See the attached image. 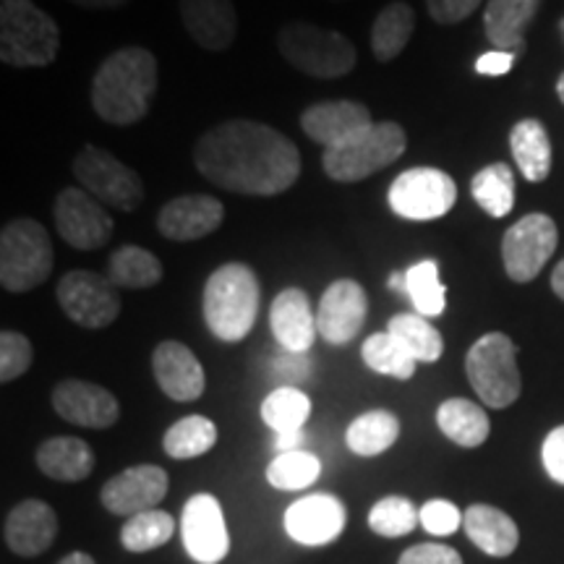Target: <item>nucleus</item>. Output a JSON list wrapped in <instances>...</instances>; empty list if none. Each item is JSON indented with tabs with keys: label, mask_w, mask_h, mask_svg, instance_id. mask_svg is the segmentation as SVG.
<instances>
[{
	"label": "nucleus",
	"mask_w": 564,
	"mask_h": 564,
	"mask_svg": "<svg viewBox=\"0 0 564 564\" xmlns=\"http://www.w3.org/2000/svg\"><path fill=\"white\" fill-rule=\"evenodd\" d=\"M194 167L223 192L278 196L301 178V152L272 126L230 118L196 139Z\"/></svg>",
	"instance_id": "obj_1"
},
{
	"label": "nucleus",
	"mask_w": 564,
	"mask_h": 564,
	"mask_svg": "<svg viewBox=\"0 0 564 564\" xmlns=\"http://www.w3.org/2000/svg\"><path fill=\"white\" fill-rule=\"evenodd\" d=\"M158 84V58L147 47H121L95 70L89 91L91 110L110 126H133L150 112Z\"/></svg>",
	"instance_id": "obj_2"
},
{
	"label": "nucleus",
	"mask_w": 564,
	"mask_h": 564,
	"mask_svg": "<svg viewBox=\"0 0 564 564\" xmlns=\"http://www.w3.org/2000/svg\"><path fill=\"white\" fill-rule=\"evenodd\" d=\"M262 282L246 262L220 264L204 282L202 312L209 333L223 343H241L257 324Z\"/></svg>",
	"instance_id": "obj_3"
},
{
	"label": "nucleus",
	"mask_w": 564,
	"mask_h": 564,
	"mask_svg": "<svg viewBox=\"0 0 564 564\" xmlns=\"http://www.w3.org/2000/svg\"><path fill=\"white\" fill-rule=\"evenodd\" d=\"M61 51V30L34 0H0V61L11 68H45Z\"/></svg>",
	"instance_id": "obj_4"
},
{
	"label": "nucleus",
	"mask_w": 564,
	"mask_h": 564,
	"mask_svg": "<svg viewBox=\"0 0 564 564\" xmlns=\"http://www.w3.org/2000/svg\"><path fill=\"white\" fill-rule=\"evenodd\" d=\"M51 232L34 217H17L0 230V285L9 293H30L53 274Z\"/></svg>",
	"instance_id": "obj_5"
},
{
	"label": "nucleus",
	"mask_w": 564,
	"mask_h": 564,
	"mask_svg": "<svg viewBox=\"0 0 564 564\" xmlns=\"http://www.w3.org/2000/svg\"><path fill=\"white\" fill-rule=\"evenodd\" d=\"M278 51L301 74L314 79H340L358 63L356 45L337 30L291 21L278 32Z\"/></svg>",
	"instance_id": "obj_6"
},
{
	"label": "nucleus",
	"mask_w": 564,
	"mask_h": 564,
	"mask_svg": "<svg viewBox=\"0 0 564 564\" xmlns=\"http://www.w3.org/2000/svg\"><path fill=\"white\" fill-rule=\"evenodd\" d=\"M465 373L484 405L502 411L520 398L523 379L518 369V348L505 333H489L470 345Z\"/></svg>",
	"instance_id": "obj_7"
},
{
	"label": "nucleus",
	"mask_w": 564,
	"mask_h": 564,
	"mask_svg": "<svg viewBox=\"0 0 564 564\" xmlns=\"http://www.w3.org/2000/svg\"><path fill=\"white\" fill-rule=\"evenodd\" d=\"M408 147V133L400 123L382 121L373 123L361 137L348 141L337 150H324L322 167L337 183H358L369 175L384 171L392 162L403 158Z\"/></svg>",
	"instance_id": "obj_8"
},
{
	"label": "nucleus",
	"mask_w": 564,
	"mask_h": 564,
	"mask_svg": "<svg viewBox=\"0 0 564 564\" xmlns=\"http://www.w3.org/2000/svg\"><path fill=\"white\" fill-rule=\"evenodd\" d=\"M74 178L79 181L84 192L100 199L105 207L118 212H137L144 202V181L137 171L123 165L116 154L102 147L87 144L74 158Z\"/></svg>",
	"instance_id": "obj_9"
},
{
	"label": "nucleus",
	"mask_w": 564,
	"mask_h": 564,
	"mask_svg": "<svg viewBox=\"0 0 564 564\" xmlns=\"http://www.w3.org/2000/svg\"><path fill=\"white\" fill-rule=\"evenodd\" d=\"M387 202L403 220L432 223L455 207L457 186L453 175L436 167H411L392 181Z\"/></svg>",
	"instance_id": "obj_10"
},
{
	"label": "nucleus",
	"mask_w": 564,
	"mask_h": 564,
	"mask_svg": "<svg viewBox=\"0 0 564 564\" xmlns=\"http://www.w3.org/2000/svg\"><path fill=\"white\" fill-rule=\"evenodd\" d=\"M63 314L84 329H105L121 316V293L108 274L89 270H70L55 288Z\"/></svg>",
	"instance_id": "obj_11"
},
{
	"label": "nucleus",
	"mask_w": 564,
	"mask_h": 564,
	"mask_svg": "<svg viewBox=\"0 0 564 564\" xmlns=\"http://www.w3.org/2000/svg\"><path fill=\"white\" fill-rule=\"evenodd\" d=\"M560 246V230L549 215L533 212L520 217L512 228H507L502 238V262L507 278L514 282H531L554 257Z\"/></svg>",
	"instance_id": "obj_12"
},
{
	"label": "nucleus",
	"mask_w": 564,
	"mask_h": 564,
	"mask_svg": "<svg viewBox=\"0 0 564 564\" xmlns=\"http://www.w3.org/2000/svg\"><path fill=\"white\" fill-rule=\"evenodd\" d=\"M53 220L58 236L76 251L102 249L116 230L108 207L82 186H68L55 196Z\"/></svg>",
	"instance_id": "obj_13"
},
{
	"label": "nucleus",
	"mask_w": 564,
	"mask_h": 564,
	"mask_svg": "<svg viewBox=\"0 0 564 564\" xmlns=\"http://www.w3.org/2000/svg\"><path fill=\"white\" fill-rule=\"evenodd\" d=\"M183 546L199 564H220L230 552V535L225 525L223 505L212 494H194L183 507Z\"/></svg>",
	"instance_id": "obj_14"
},
{
	"label": "nucleus",
	"mask_w": 564,
	"mask_h": 564,
	"mask_svg": "<svg viewBox=\"0 0 564 564\" xmlns=\"http://www.w3.org/2000/svg\"><path fill=\"white\" fill-rule=\"evenodd\" d=\"M366 314H369V299L361 282L350 278L335 280L316 306V329L324 343L348 345L361 333Z\"/></svg>",
	"instance_id": "obj_15"
},
{
	"label": "nucleus",
	"mask_w": 564,
	"mask_h": 564,
	"mask_svg": "<svg viewBox=\"0 0 564 564\" xmlns=\"http://www.w3.org/2000/svg\"><path fill=\"white\" fill-rule=\"evenodd\" d=\"M285 531L301 546H327L345 531L348 510L333 494H308L285 510Z\"/></svg>",
	"instance_id": "obj_16"
},
{
	"label": "nucleus",
	"mask_w": 564,
	"mask_h": 564,
	"mask_svg": "<svg viewBox=\"0 0 564 564\" xmlns=\"http://www.w3.org/2000/svg\"><path fill=\"white\" fill-rule=\"evenodd\" d=\"M373 126L371 110L356 100L316 102L301 112V129L314 144L337 150Z\"/></svg>",
	"instance_id": "obj_17"
},
{
	"label": "nucleus",
	"mask_w": 564,
	"mask_h": 564,
	"mask_svg": "<svg viewBox=\"0 0 564 564\" xmlns=\"http://www.w3.org/2000/svg\"><path fill=\"white\" fill-rule=\"evenodd\" d=\"M51 403L63 421L84 429H110L121 419V403L116 394L82 379H63L55 384Z\"/></svg>",
	"instance_id": "obj_18"
},
{
	"label": "nucleus",
	"mask_w": 564,
	"mask_h": 564,
	"mask_svg": "<svg viewBox=\"0 0 564 564\" xmlns=\"http://www.w3.org/2000/svg\"><path fill=\"white\" fill-rule=\"evenodd\" d=\"M167 484L171 481L160 465H133L102 486L100 499L108 512L133 518L139 512L158 510V505L167 494Z\"/></svg>",
	"instance_id": "obj_19"
},
{
	"label": "nucleus",
	"mask_w": 564,
	"mask_h": 564,
	"mask_svg": "<svg viewBox=\"0 0 564 564\" xmlns=\"http://www.w3.org/2000/svg\"><path fill=\"white\" fill-rule=\"evenodd\" d=\"M225 220V207L212 194H186L175 196L160 209L158 230L167 241L188 243L207 238Z\"/></svg>",
	"instance_id": "obj_20"
},
{
	"label": "nucleus",
	"mask_w": 564,
	"mask_h": 564,
	"mask_svg": "<svg viewBox=\"0 0 564 564\" xmlns=\"http://www.w3.org/2000/svg\"><path fill=\"white\" fill-rule=\"evenodd\" d=\"M152 371L160 390L175 403H194L207 387L199 358L194 356L188 345L178 340H165L152 350Z\"/></svg>",
	"instance_id": "obj_21"
},
{
	"label": "nucleus",
	"mask_w": 564,
	"mask_h": 564,
	"mask_svg": "<svg viewBox=\"0 0 564 564\" xmlns=\"http://www.w3.org/2000/svg\"><path fill=\"white\" fill-rule=\"evenodd\" d=\"M183 30L194 45L209 53H225L236 42L238 11L232 0H178Z\"/></svg>",
	"instance_id": "obj_22"
},
{
	"label": "nucleus",
	"mask_w": 564,
	"mask_h": 564,
	"mask_svg": "<svg viewBox=\"0 0 564 564\" xmlns=\"http://www.w3.org/2000/svg\"><path fill=\"white\" fill-rule=\"evenodd\" d=\"M270 327L274 340L288 352H308L319 335L316 312L308 301V293L301 288H285L274 295L270 306Z\"/></svg>",
	"instance_id": "obj_23"
},
{
	"label": "nucleus",
	"mask_w": 564,
	"mask_h": 564,
	"mask_svg": "<svg viewBox=\"0 0 564 564\" xmlns=\"http://www.w3.org/2000/svg\"><path fill=\"white\" fill-rule=\"evenodd\" d=\"M58 535V518L42 499H24L9 512L3 525L6 546L19 556H40Z\"/></svg>",
	"instance_id": "obj_24"
},
{
	"label": "nucleus",
	"mask_w": 564,
	"mask_h": 564,
	"mask_svg": "<svg viewBox=\"0 0 564 564\" xmlns=\"http://www.w3.org/2000/svg\"><path fill=\"white\" fill-rule=\"evenodd\" d=\"M539 6L541 0H489L484 11L486 37L497 51L520 55L525 51V30Z\"/></svg>",
	"instance_id": "obj_25"
},
{
	"label": "nucleus",
	"mask_w": 564,
	"mask_h": 564,
	"mask_svg": "<svg viewBox=\"0 0 564 564\" xmlns=\"http://www.w3.org/2000/svg\"><path fill=\"white\" fill-rule=\"evenodd\" d=\"M463 528L468 539L481 549L484 554L510 556L520 544V531L510 514L491 505H470L463 512Z\"/></svg>",
	"instance_id": "obj_26"
},
{
	"label": "nucleus",
	"mask_w": 564,
	"mask_h": 564,
	"mask_svg": "<svg viewBox=\"0 0 564 564\" xmlns=\"http://www.w3.org/2000/svg\"><path fill=\"white\" fill-rule=\"evenodd\" d=\"M37 468L53 481L79 484L95 470V453L79 436H53L37 447Z\"/></svg>",
	"instance_id": "obj_27"
},
{
	"label": "nucleus",
	"mask_w": 564,
	"mask_h": 564,
	"mask_svg": "<svg viewBox=\"0 0 564 564\" xmlns=\"http://www.w3.org/2000/svg\"><path fill=\"white\" fill-rule=\"evenodd\" d=\"M510 150L525 181L544 183L549 178L554 154L544 123L535 121V118H523V121L514 123L510 131Z\"/></svg>",
	"instance_id": "obj_28"
},
{
	"label": "nucleus",
	"mask_w": 564,
	"mask_h": 564,
	"mask_svg": "<svg viewBox=\"0 0 564 564\" xmlns=\"http://www.w3.org/2000/svg\"><path fill=\"white\" fill-rule=\"evenodd\" d=\"M436 426L449 442L468 449L481 447L491 432L489 415H486L484 408L463 398L444 400L440 411H436Z\"/></svg>",
	"instance_id": "obj_29"
},
{
	"label": "nucleus",
	"mask_w": 564,
	"mask_h": 564,
	"mask_svg": "<svg viewBox=\"0 0 564 564\" xmlns=\"http://www.w3.org/2000/svg\"><path fill=\"white\" fill-rule=\"evenodd\" d=\"M415 30V11L403 0L384 6L371 24V53L379 63H390L405 51Z\"/></svg>",
	"instance_id": "obj_30"
},
{
	"label": "nucleus",
	"mask_w": 564,
	"mask_h": 564,
	"mask_svg": "<svg viewBox=\"0 0 564 564\" xmlns=\"http://www.w3.org/2000/svg\"><path fill=\"white\" fill-rule=\"evenodd\" d=\"M400 436V419L390 411H366L350 421L345 442L358 457H377L387 453Z\"/></svg>",
	"instance_id": "obj_31"
},
{
	"label": "nucleus",
	"mask_w": 564,
	"mask_h": 564,
	"mask_svg": "<svg viewBox=\"0 0 564 564\" xmlns=\"http://www.w3.org/2000/svg\"><path fill=\"white\" fill-rule=\"evenodd\" d=\"M162 262L152 251L141 249V246H121L108 262V280L121 291H147L162 280Z\"/></svg>",
	"instance_id": "obj_32"
},
{
	"label": "nucleus",
	"mask_w": 564,
	"mask_h": 564,
	"mask_svg": "<svg viewBox=\"0 0 564 564\" xmlns=\"http://www.w3.org/2000/svg\"><path fill=\"white\" fill-rule=\"evenodd\" d=\"M387 333L411 352L419 364H436L444 352V337L426 316L421 314H394Z\"/></svg>",
	"instance_id": "obj_33"
},
{
	"label": "nucleus",
	"mask_w": 564,
	"mask_h": 564,
	"mask_svg": "<svg viewBox=\"0 0 564 564\" xmlns=\"http://www.w3.org/2000/svg\"><path fill=\"white\" fill-rule=\"evenodd\" d=\"M259 413L274 434H301L312 415V400L299 387L282 384L267 394Z\"/></svg>",
	"instance_id": "obj_34"
},
{
	"label": "nucleus",
	"mask_w": 564,
	"mask_h": 564,
	"mask_svg": "<svg viewBox=\"0 0 564 564\" xmlns=\"http://www.w3.org/2000/svg\"><path fill=\"white\" fill-rule=\"evenodd\" d=\"M217 444V426L207 415H186L175 421L162 436V449L173 460H194L207 455Z\"/></svg>",
	"instance_id": "obj_35"
},
{
	"label": "nucleus",
	"mask_w": 564,
	"mask_h": 564,
	"mask_svg": "<svg viewBox=\"0 0 564 564\" xmlns=\"http://www.w3.org/2000/svg\"><path fill=\"white\" fill-rule=\"evenodd\" d=\"M470 194L478 207L491 217H507L514 207V175L512 167L505 162H494V165L481 167L470 181Z\"/></svg>",
	"instance_id": "obj_36"
},
{
	"label": "nucleus",
	"mask_w": 564,
	"mask_h": 564,
	"mask_svg": "<svg viewBox=\"0 0 564 564\" xmlns=\"http://www.w3.org/2000/svg\"><path fill=\"white\" fill-rule=\"evenodd\" d=\"M175 533V520L165 510H147L129 518L121 528V544L126 552L144 554L165 546Z\"/></svg>",
	"instance_id": "obj_37"
},
{
	"label": "nucleus",
	"mask_w": 564,
	"mask_h": 564,
	"mask_svg": "<svg viewBox=\"0 0 564 564\" xmlns=\"http://www.w3.org/2000/svg\"><path fill=\"white\" fill-rule=\"evenodd\" d=\"M361 358L371 371L382 373V377H394L400 382L413 379L415 366H419V361L390 333H373L366 337V343L361 345Z\"/></svg>",
	"instance_id": "obj_38"
},
{
	"label": "nucleus",
	"mask_w": 564,
	"mask_h": 564,
	"mask_svg": "<svg viewBox=\"0 0 564 564\" xmlns=\"http://www.w3.org/2000/svg\"><path fill=\"white\" fill-rule=\"evenodd\" d=\"M405 293L411 295L415 314L434 319V316L444 314L447 306V291L440 278V264L434 259H423L415 262L411 270H405Z\"/></svg>",
	"instance_id": "obj_39"
},
{
	"label": "nucleus",
	"mask_w": 564,
	"mask_h": 564,
	"mask_svg": "<svg viewBox=\"0 0 564 564\" xmlns=\"http://www.w3.org/2000/svg\"><path fill=\"white\" fill-rule=\"evenodd\" d=\"M322 474V463L314 453L306 449H291L280 453L267 468V481L280 491H301L308 489Z\"/></svg>",
	"instance_id": "obj_40"
},
{
	"label": "nucleus",
	"mask_w": 564,
	"mask_h": 564,
	"mask_svg": "<svg viewBox=\"0 0 564 564\" xmlns=\"http://www.w3.org/2000/svg\"><path fill=\"white\" fill-rule=\"evenodd\" d=\"M419 523V512H415L411 499L405 497L379 499L369 512V528L377 535H384V539H398V535L413 533Z\"/></svg>",
	"instance_id": "obj_41"
},
{
	"label": "nucleus",
	"mask_w": 564,
	"mask_h": 564,
	"mask_svg": "<svg viewBox=\"0 0 564 564\" xmlns=\"http://www.w3.org/2000/svg\"><path fill=\"white\" fill-rule=\"evenodd\" d=\"M34 361V350L30 337L17 329H3L0 333V382L9 384L13 379L24 377Z\"/></svg>",
	"instance_id": "obj_42"
},
{
	"label": "nucleus",
	"mask_w": 564,
	"mask_h": 564,
	"mask_svg": "<svg viewBox=\"0 0 564 564\" xmlns=\"http://www.w3.org/2000/svg\"><path fill=\"white\" fill-rule=\"evenodd\" d=\"M423 531L432 535H453L463 525V512L447 499H432L419 512Z\"/></svg>",
	"instance_id": "obj_43"
},
{
	"label": "nucleus",
	"mask_w": 564,
	"mask_h": 564,
	"mask_svg": "<svg viewBox=\"0 0 564 564\" xmlns=\"http://www.w3.org/2000/svg\"><path fill=\"white\" fill-rule=\"evenodd\" d=\"M478 6H481V0H426L429 17L444 26L460 24L470 13H476Z\"/></svg>",
	"instance_id": "obj_44"
},
{
	"label": "nucleus",
	"mask_w": 564,
	"mask_h": 564,
	"mask_svg": "<svg viewBox=\"0 0 564 564\" xmlns=\"http://www.w3.org/2000/svg\"><path fill=\"white\" fill-rule=\"evenodd\" d=\"M398 564H463V556L453 546L415 544L403 552Z\"/></svg>",
	"instance_id": "obj_45"
},
{
	"label": "nucleus",
	"mask_w": 564,
	"mask_h": 564,
	"mask_svg": "<svg viewBox=\"0 0 564 564\" xmlns=\"http://www.w3.org/2000/svg\"><path fill=\"white\" fill-rule=\"evenodd\" d=\"M541 460H544L546 474L556 484L564 486V426H556L554 432H549L544 447H541Z\"/></svg>",
	"instance_id": "obj_46"
},
{
	"label": "nucleus",
	"mask_w": 564,
	"mask_h": 564,
	"mask_svg": "<svg viewBox=\"0 0 564 564\" xmlns=\"http://www.w3.org/2000/svg\"><path fill=\"white\" fill-rule=\"evenodd\" d=\"M514 63H518V55L510 53V51H494L478 55L476 61V74L481 76H505L510 74V70L514 68Z\"/></svg>",
	"instance_id": "obj_47"
},
{
	"label": "nucleus",
	"mask_w": 564,
	"mask_h": 564,
	"mask_svg": "<svg viewBox=\"0 0 564 564\" xmlns=\"http://www.w3.org/2000/svg\"><path fill=\"white\" fill-rule=\"evenodd\" d=\"M274 369L282 377H288L291 382H301V379H306L308 373H312V361H308L306 352H288L285 356H280L278 361H274Z\"/></svg>",
	"instance_id": "obj_48"
},
{
	"label": "nucleus",
	"mask_w": 564,
	"mask_h": 564,
	"mask_svg": "<svg viewBox=\"0 0 564 564\" xmlns=\"http://www.w3.org/2000/svg\"><path fill=\"white\" fill-rule=\"evenodd\" d=\"M68 3L79 6L87 11H108V9H121V6L131 3V0H68Z\"/></svg>",
	"instance_id": "obj_49"
},
{
	"label": "nucleus",
	"mask_w": 564,
	"mask_h": 564,
	"mask_svg": "<svg viewBox=\"0 0 564 564\" xmlns=\"http://www.w3.org/2000/svg\"><path fill=\"white\" fill-rule=\"evenodd\" d=\"M552 291L564 301V259L554 267V272H552Z\"/></svg>",
	"instance_id": "obj_50"
},
{
	"label": "nucleus",
	"mask_w": 564,
	"mask_h": 564,
	"mask_svg": "<svg viewBox=\"0 0 564 564\" xmlns=\"http://www.w3.org/2000/svg\"><path fill=\"white\" fill-rule=\"evenodd\" d=\"M58 564H95V560H91L89 554L84 552H74V554H66Z\"/></svg>",
	"instance_id": "obj_51"
},
{
	"label": "nucleus",
	"mask_w": 564,
	"mask_h": 564,
	"mask_svg": "<svg viewBox=\"0 0 564 564\" xmlns=\"http://www.w3.org/2000/svg\"><path fill=\"white\" fill-rule=\"evenodd\" d=\"M387 282H390L392 291H403L405 293V272H392L390 280H387Z\"/></svg>",
	"instance_id": "obj_52"
},
{
	"label": "nucleus",
	"mask_w": 564,
	"mask_h": 564,
	"mask_svg": "<svg viewBox=\"0 0 564 564\" xmlns=\"http://www.w3.org/2000/svg\"><path fill=\"white\" fill-rule=\"evenodd\" d=\"M556 95H560V100L564 105V74L560 76V82H556Z\"/></svg>",
	"instance_id": "obj_53"
},
{
	"label": "nucleus",
	"mask_w": 564,
	"mask_h": 564,
	"mask_svg": "<svg viewBox=\"0 0 564 564\" xmlns=\"http://www.w3.org/2000/svg\"><path fill=\"white\" fill-rule=\"evenodd\" d=\"M562 30H564V21H562Z\"/></svg>",
	"instance_id": "obj_54"
}]
</instances>
